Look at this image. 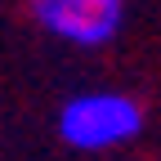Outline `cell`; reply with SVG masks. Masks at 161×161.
Instances as JSON below:
<instances>
[{
    "label": "cell",
    "instance_id": "cell-1",
    "mask_svg": "<svg viewBox=\"0 0 161 161\" xmlns=\"http://www.w3.org/2000/svg\"><path fill=\"white\" fill-rule=\"evenodd\" d=\"M143 130V103L121 90H90L63 103L58 112V139L76 152H112L139 139Z\"/></svg>",
    "mask_w": 161,
    "mask_h": 161
},
{
    "label": "cell",
    "instance_id": "cell-2",
    "mask_svg": "<svg viewBox=\"0 0 161 161\" xmlns=\"http://www.w3.org/2000/svg\"><path fill=\"white\" fill-rule=\"evenodd\" d=\"M36 27L80 49H98L121 31L125 0H27Z\"/></svg>",
    "mask_w": 161,
    "mask_h": 161
}]
</instances>
